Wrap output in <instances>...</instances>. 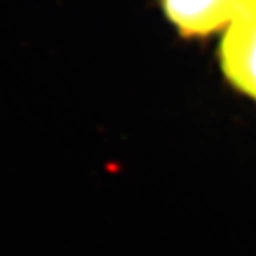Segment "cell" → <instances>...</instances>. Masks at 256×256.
<instances>
[{
	"mask_svg": "<svg viewBox=\"0 0 256 256\" xmlns=\"http://www.w3.org/2000/svg\"><path fill=\"white\" fill-rule=\"evenodd\" d=\"M226 27L220 68L233 88L256 100V0H248Z\"/></svg>",
	"mask_w": 256,
	"mask_h": 256,
	"instance_id": "cell-1",
	"label": "cell"
},
{
	"mask_svg": "<svg viewBox=\"0 0 256 256\" xmlns=\"http://www.w3.org/2000/svg\"><path fill=\"white\" fill-rule=\"evenodd\" d=\"M248 0H162L171 24L184 36H206L235 18Z\"/></svg>",
	"mask_w": 256,
	"mask_h": 256,
	"instance_id": "cell-2",
	"label": "cell"
}]
</instances>
